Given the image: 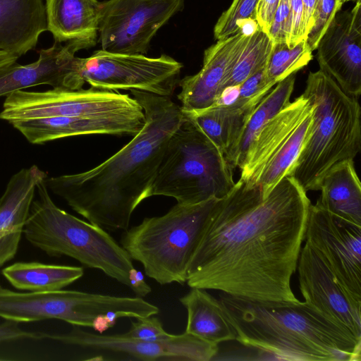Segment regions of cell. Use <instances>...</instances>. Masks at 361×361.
Wrapping results in <instances>:
<instances>
[{
    "instance_id": "cell-28",
    "label": "cell",
    "mask_w": 361,
    "mask_h": 361,
    "mask_svg": "<svg viewBox=\"0 0 361 361\" xmlns=\"http://www.w3.org/2000/svg\"><path fill=\"white\" fill-rule=\"evenodd\" d=\"M313 110L302 119L285 142L262 167L252 185L260 187L264 196L288 176L308 140L312 126Z\"/></svg>"
},
{
    "instance_id": "cell-43",
    "label": "cell",
    "mask_w": 361,
    "mask_h": 361,
    "mask_svg": "<svg viewBox=\"0 0 361 361\" xmlns=\"http://www.w3.org/2000/svg\"><path fill=\"white\" fill-rule=\"evenodd\" d=\"M18 58L14 54L0 51V68L17 62Z\"/></svg>"
},
{
    "instance_id": "cell-19",
    "label": "cell",
    "mask_w": 361,
    "mask_h": 361,
    "mask_svg": "<svg viewBox=\"0 0 361 361\" xmlns=\"http://www.w3.org/2000/svg\"><path fill=\"white\" fill-rule=\"evenodd\" d=\"M47 173L36 165L23 169L9 180L0 198V267L16 255L34 200L37 186Z\"/></svg>"
},
{
    "instance_id": "cell-38",
    "label": "cell",
    "mask_w": 361,
    "mask_h": 361,
    "mask_svg": "<svg viewBox=\"0 0 361 361\" xmlns=\"http://www.w3.org/2000/svg\"><path fill=\"white\" fill-rule=\"evenodd\" d=\"M280 0H258L256 6V20L261 30L268 34Z\"/></svg>"
},
{
    "instance_id": "cell-44",
    "label": "cell",
    "mask_w": 361,
    "mask_h": 361,
    "mask_svg": "<svg viewBox=\"0 0 361 361\" xmlns=\"http://www.w3.org/2000/svg\"><path fill=\"white\" fill-rule=\"evenodd\" d=\"M341 4H343L344 3H346V2H348V1H357V0H340Z\"/></svg>"
},
{
    "instance_id": "cell-17",
    "label": "cell",
    "mask_w": 361,
    "mask_h": 361,
    "mask_svg": "<svg viewBox=\"0 0 361 361\" xmlns=\"http://www.w3.org/2000/svg\"><path fill=\"white\" fill-rule=\"evenodd\" d=\"M249 37L238 32L205 49L200 71L180 80L181 90L177 97L183 111H197L213 105Z\"/></svg>"
},
{
    "instance_id": "cell-16",
    "label": "cell",
    "mask_w": 361,
    "mask_h": 361,
    "mask_svg": "<svg viewBox=\"0 0 361 361\" xmlns=\"http://www.w3.org/2000/svg\"><path fill=\"white\" fill-rule=\"evenodd\" d=\"M80 47L72 43L54 42L52 47L41 49L38 59L29 64L16 63L0 68V96L39 85L72 90L81 89V78L75 53Z\"/></svg>"
},
{
    "instance_id": "cell-12",
    "label": "cell",
    "mask_w": 361,
    "mask_h": 361,
    "mask_svg": "<svg viewBox=\"0 0 361 361\" xmlns=\"http://www.w3.org/2000/svg\"><path fill=\"white\" fill-rule=\"evenodd\" d=\"M305 240L341 286L361 303V226L311 203Z\"/></svg>"
},
{
    "instance_id": "cell-24",
    "label": "cell",
    "mask_w": 361,
    "mask_h": 361,
    "mask_svg": "<svg viewBox=\"0 0 361 361\" xmlns=\"http://www.w3.org/2000/svg\"><path fill=\"white\" fill-rule=\"evenodd\" d=\"M317 203L335 216L361 226V185L354 161L343 162L323 179Z\"/></svg>"
},
{
    "instance_id": "cell-30",
    "label": "cell",
    "mask_w": 361,
    "mask_h": 361,
    "mask_svg": "<svg viewBox=\"0 0 361 361\" xmlns=\"http://www.w3.org/2000/svg\"><path fill=\"white\" fill-rule=\"evenodd\" d=\"M312 51L306 40L292 48L286 43H273L264 68L267 78L276 85L307 66L312 59Z\"/></svg>"
},
{
    "instance_id": "cell-42",
    "label": "cell",
    "mask_w": 361,
    "mask_h": 361,
    "mask_svg": "<svg viewBox=\"0 0 361 361\" xmlns=\"http://www.w3.org/2000/svg\"><path fill=\"white\" fill-rule=\"evenodd\" d=\"M238 27L239 32L245 36H251L259 29L257 20L253 18H247L240 21Z\"/></svg>"
},
{
    "instance_id": "cell-40",
    "label": "cell",
    "mask_w": 361,
    "mask_h": 361,
    "mask_svg": "<svg viewBox=\"0 0 361 361\" xmlns=\"http://www.w3.org/2000/svg\"><path fill=\"white\" fill-rule=\"evenodd\" d=\"M240 94V85L228 86L224 88L212 106H230L238 100Z\"/></svg>"
},
{
    "instance_id": "cell-36",
    "label": "cell",
    "mask_w": 361,
    "mask_h": 361,
    "mask_svg": "<svg viewBox=\"0 0 361 361\" xmlns=\"http://www.w3.org/2000/svg\"><path fill=\"white\" fill-rule=\"evenodd\" d=\"M289 18L288 0H280L267 34L273 43L287 44Z\"/></svg>"
},
{
    "instance_id": "cell-35",
    "label": "cell",
    "mask_w": 361,
    "mask_h": 361,
    "mask_svg": "<svg viewBox=\"0 0 361 361\" xmlns=\"http://www.w3.org/2000/svg\"><path fill=\"white\" fill-rule=\"evenodd\" d=\"M290 18L287 45L292 48L300 42L307 40L303 7L301 0H288Z\"/></svg>"
},
{
    "instance_id": "cell-41",
    "label": "cell",
    "mask_w": 361,
    "mask_h": 361,
    "mask_svg": "<svg viewBox=\"0 0 361 361\" xmlns=\"http://www.w3.org/2000/svg\"><path fill=\"white\" fill-rule=\"evenodd\" d=\"M301 1L303 7L305 28L308 35L314 24V14L318 0Z\"/></svg>"
},
{
    "instance_id": "cell-29",
    "label": "cell",
    "mask_w": 361,
    "mask_h": 361,
    "mask_svg": "<svg viewBox=\"0 0 361 361\" xmlns=\"http://www.w3.org/2000/svg\"><path fill=\"white\" fill-rule=\"evenodd\" d=\"M273 47L269 35L258 29L250 36L245 47L226 79L223 88L241 84L265 67Z\"/></svg>"
},
{
    "instance_id": "cell-15",
    "label": "cell",
    "mask_w": 361,
    "mask_h": 361,
    "mask_svg": "<svg viewBox=\"0 0 361 361\" xmlns=\"http://www.w3.org/2000/svg\"><path fill=\"white\" fill-rule=\"evenodd\" d=\"M297 269L305 302L361 338V303L341 286L328 267L306 243L301 248Z\"/></svg>"
},
{
    "instance_id": "cell-6",
    "label": "cell",
    "mask_w": 361,
    "mask_h": 361,
    "mask_svg": "<svg viewBox=\"0 0 361 361\" xmlns=\"http://www.w3.org/2000/svg\"><path fill=\"white\" fill-rule=\"evenodd\" d=\"M217 198L177 203L166 214L146 217L123 231L121 245L145 274L161 285L186 283L189 264Z\"/></svg>"
},
{
    "instance_id": "cell-34",
    "label": "cell",
    "mask_w": 361,
    "mask_h": 361,
    "mask_svg": "<svg viewBox=\"0 0 361 361\" xmlns=\"http://www.w3.org/2000/svg\"><path fill=\"white\" fill-rule=\"evenodd\" d=\"M124 336L146 341H158L169 338L172 334L166 332L161 321L150 316L136 319L131 322L129 330L122 334Z\"/></svg>"
},
{
    "instance_id": "cell-3",
    "label": "cell",
    "mask_w": 361,
    "mask_h": 361,
    "mask_svg": "<svg viewBox=\"0 0 361 361\" xmlns=\"http://www.w3.org/2000/svg\"><path fill=\"white\" fill-rule=\"evenodd\" d=\"M235 340L282 360L360 361L361 338L305 301H262L224 293Z\"/></svg>"
},
{
    "instance_id": "cell-11",
    "label": "cell",
    "mask_w": 361,
    "mask_h": 361,
    "mask_svg": "<svg viewBox=\"0 0 361 361\" xmlns=\"http://www.w3.org/2000/svg\"><path fill=\"white\" fill-rule=\"evenodd\" d=\"M185 0H108L100 3L98 42L111 53L147 54L152 39Z\"/></svg>"
},
{
    "instance_id": "cell-26",
    "label": "cell",
    "mask_w": 361,
    "mask_h": 361,
    "mask_svg": "<svg viewBox=\"0 0 361 361\" xmlns=\"http://www.w3.org/2000/svg\"><path fill=\"white\" fill-rule=\"evenodd\" d=\"M1 274L16 288L30 292L63 289L84 274L81 267L16 262L2 269Z\"/></svg>"
},
{
    "instance_id": "cell-25",
    "label": "cell",
    "mask_w": 361,
    "mask_h": 361,
    "mask_svg": "<svg viewBox=\"0 0 361 361\" xmlns=\"http://www.w3.org/2000/svg\"><path fill=\"white\" fill-rule=\"evenodd\" d=\"M255 107L232 105L183 111L226 157L236 146Z\"/></svg>"
},
{
    "instance_id": "cell-2",
    "label": "cell",
    "mask_w": 361,
    "mask_h": 361,
    "mask_svg": "<svg viewBox=\"0 0 361 361\" xmlns=\"http://www.w3.org/2000/svg\"><path fill=\"white\" fill-rule=\"evenodd\" d=\"M130 92L144 111L140 131L99 165L44 180L75 212L106 231L128 228L134 210L148 198L169 139L184 120L180 106L170 97Z\"/></svg>"
},
{
    "instance_id": "cell-33",
    "label": "cell",
    "mask_w": 361,
    "mask_h": 361,
    "mask_svg": "<svg viewBox=\"0 0 361 361\" xmlns=\"http://www.w3.org/2000/svg\"><path fill=\"white\" fill-rule=\"evenodd\" d=\"M340 0H318L314 14V24L308 33L307 42L314 51L335 16L341 11Z\"/></svg>"
},
{
    "instance_id": "cell-1",
    "label": "cell",
    "mask_w": 361,
    "mask_h": 361,
    "mask_svg": "<svg viewBox=\"0 0 361 361\" xmlns=\"http://www.w3.org/2000/svg\"><path fill=\"white\" fill-rule=\"evenodd\" d=\"M311 201L286 176L264 196L238 180L217 199L188 271L190 288L262 301H298L291 288Z\"/></svg>"
},
{
    "instance_id": "cell-7",
    "label": "cell",
    "mask_w": 361,
    "mask_h": 361,
    "mask_svg": "<svg viewBox=\"0 0 361 361\" xmlns=\"http://www.w3.org/2000/svg\"><path fill=\"white\" fill-rule=\"evenodd\" d=\"M233 171L221 151L184 114L169 139L147 197H171L181 204L219 199L235 183Z\"/></svg>"
},
{
    "instance_id": "cell-32",
    "label": "cell",
    "mask_w": 361,
    "mask_h": 361,
    "mask_svg": "<svg viewBox=\"0 0 361 361\" xmlns=\"http://www.w3.org/2000/svg\"><path fill=\"white\" fill-rule=\"evenodd\" d=\"M264 68L249 76L240 84L239 97L233 105L255 107L276 85L267 78Z\"/></svg>"
},
{
    "instance_id": "cell-39",
    "label": "cell",
    "mask_w": 361,
    "mask_h": 361,
    "mask_svg": "<svg viewBox=\"0 0 361 361\" xmlns=\"http://www.w3.org/2000/svg\"><path fill=\"white\" fill-rule=\"evenodd\" d=\"M129 286L137 297L143 298L152 291L151 287L146 282L143 273L133 267L128 273Z\"/></svg>"
},
{
    "instance_id": "cell-18",
    "label": "cell",
    "mask_w": 361,
    "mask_h": 361,
    "mask_svg": "<svg viewBox=\"0 0 361 361\" xmlns=\"http://www.w3.org/2000/svg\"><path fill=\"white\" fill-rule=\"evenodd\" d=\"M145 116H51L9 122L32 144L82 135L135 136L143 127Z\"/></svg>"
},
{
    "instance_id": "cell-27",
    "label": "cell",
    "mask_w": 361,
    "mask_h": 361,
    "mask_svg": "<svg viewBox=\"0 0 361 361\" xmlns=\"http://www.w3.org/2000/svg\"><path fill=\"white\" fill-rule=\"evenodd\" d=\"M295 81V73L279 82L276 86L258 103L250 116L236 146L225 157L233 169L241 167L248 147L260 128L290 103Z\"/></svg>"
},
{
    "instance_id": "cell-21",
    "label": "cell",
    "mask_w": 361,
    "mask_h": 361,
    "mask_svg": "<svg viewBox=\"0 0 361 361\" xmlns=\"http://www.w3.org/2000/svg\"><path fill=\"white\" fill-rule=\"evenodd\" d=\"M47 30L54 42L72 43L80 49L98 42L100 3L97 0H44Z\"/></svg>"
},
{
    "instance_id": "cell-37",
    "label": "cell",
    "mask_w": 361,
    "mask_h": 361,
    "mask_svg": "<svg viewBox=\"0 0 361 361\" xmlns=\"http://www.w3.org/2000/svg\"><path fill=\"white\" fill-rule=\"evenodd\" d=\"M23 338L42 339V332L25 331L18 322L10 320L0 324V343Z\"/></svg>"
},
{
    "instance_id": "cell-10",
    "label": "cell",
    "mask_w": 361,
    "mask_h": 361,
    "mask_svg": "<svg viewBox=\"0 0 361 361\" xmlns=\"http://www.w3.org/2000/svg\"><path fill=\"white\" fill-rule=\"evenodd\" d=\"M80 75L91 87L110 91L138 90L159 96L173 95L180 82L183 65L166 55L95 51L77 60Z\"/></svg>"
},
{
    "instance_id": "cell-5",
    "label": "cell",
    "mask_w": 361,
    "mask_h": 361,
    "mask_svg": "<svg viewBox=\"0 0 361 361\" xmlns=\"http://www.w3.org/2000/svg\"><path fill=\"white\" fill-rule=\"evenodd\" d=\"M44 180L37 186V197L23 230L26 240L49 256L70 257L128 287V273L134 267L129 254L103 228L58 207Z\"/></svg>"
},
{
    "instance_id": "cell-13",
    "label": "cell",
    "mask_w": 361,
    "mask_h": 361,
    "mask_svg": "<svg viewBox=\"0 0 361 361\" xmlns=\"http://www.w3.org/2000/svg\"><path fill=\"white\" fill-rule=\"evenodd\" d=\"M44 338L96 350L121 353L139 360L209 361L219 352L218 344L184 332L158 341L130 338L122 334L106 335L74 326L68 333L43 334Z\"/></svg>"
},
{
    "instance_id": "cell-8",
    "label": "cell",
    "mask_w": 361,
    "mask_h": 361,
    "mask_svg": "<svg viewBox=\"0 0 361 361\" xmlns=\"http://www.w3.org/2000/svg\"><path fill=\"white\" fill-rule=\"evenodd\" d=\"M126 310L123 296L63 289L18 293L0 286V317L18 323L56 319L103 334Z\"/></svg>"
},
{
    "instance_id": "cell-45",
    "label": "cell",
    "mask_w": 361,
    "mask_h": 361,
    "mask_svg": "<svg viewBox=\"0 0 361 361\" xmlns=\"http://www.w3.org/2000/svg\"><path fill=\"white\" fill-rule=\"evenodd\" d=\"M3 238H4V235H3V234H1V233H0V241H1V240H3Z\"/></svg>"
},
{
    "instance_id": "cell-22",
    "label": "cell",
    "mask_w": 361,
    "mask_h": 361,
    "mask_svg": "<svg viewBox=\"0 0 361 361\" xmlns=\"http://www.w3.org/2000/svg\"><path fill=\"white\" fill-rule=\"evenodd\" d=\"M46 30L44 0H0V51L20 58Z\"/></svg>"
},
{
    "instance_id": "cell-20",
    "label": "cell",
    "mask_w": 361,
    "mask_h": 361,
    "mask_svg": "<svg viewBox=\"0 0 361 361\" xmlns=\"http://www.w3.org/2000/svg\"><path fill=\"white\" fill-rule=\"evenodd\" d=\"M312 109L301 94L267 121L248 147L239 179L252 185L264 164Z\"/></svg>"
},
{
    "instance_id": "cell-4",
    "label": "cell",
    "mask_w": 361,
    "mask_h": 361,
    "mask_svg": "<svg viewBox=\"0 0 361 361\" xmlns=\"http://www.w3.org/2000/svg\"><path fill=\"white\" fill-rule=\"evenodd\" d=\"M302 94L314 106L312 130L288 176L307 192L319 190L330 171L360 152V106L320 69L309 73Z\"/></svg>"
},
{
    "instance_id": "cell-9",
    "label": "cell",
    "mask_w": 361,
    "mask_h": 361,
    "mask_svg": "<svg viewBox=\"0 0 361 361\" xmlns=\"http://www.w3.org/2000/svg\"><path fill=\"white\" fill-rule=\"evenodd\" d=\"M139 102L128 94L91 87L75 90L52 88L43 92L23 90L6 95L0 118L8 123L51 116H144Z\"/></svg>"
},
{
    "instance_id": "cell-31",
    "label": "cell",
    "mask_w": 361,
    "mask_h": 361,
    "mask_svg": "<svg viewBox=\"0 0 361 361\" xmlns=\"http://www.w3.org/2000/svg\"><path fill=\"white\" fill-rule=\"evenodd\" d=\"M257 2L258 0H233L214 25V38L216 40L223 39L238 33V25L243 20H256L255 9Z\"/></svg>"
},
{
    "instance_id": "cell-23",
    "label": "cell",
    "mask_w": 361,
    "mask_h": 361,
    "mask_svg": "<svg viewBox=\"0 0 361 361\" xmlns=\"http://www.w3.org/2000/svg\"><path fill=\"white\" fill-rule=\"evenodd\" d=\"M187 311L185 332L209 343L235 340V333L219 300L206 289L191 288L179 298Z\"/></svg>"
},
{
    "instance_id": "cell-14",
    "label": "cell",
    "mask_w": 361,
    "mask_h": 361,
    "mask_svg": "<svg viewBox=\"0 0 361 361\" xmlns=\"http://www.w3.org/2000/svg\"><path fill=\"white\" fill-rule=\"evenodd\" d=\"M320 70L348 95L361 93V2L335 16L317 47Z\"/></svg>"
}]
</instances>
